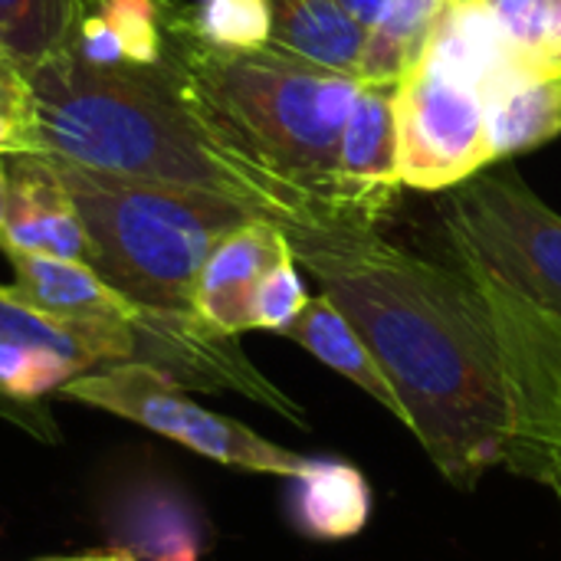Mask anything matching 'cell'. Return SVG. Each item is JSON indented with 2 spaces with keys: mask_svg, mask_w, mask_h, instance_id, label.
Returning a JSON list of instances; mask_svg holds the SVG:
<instances>
[{
  "mask_svg": "<svg viewBox=\"0 0 561 561\" xmlns=\"http://www.w3.org/2000/svg\"><path fill=\"white\" fill-rule=\"evenodd\" d=\"M375 352L437 473L470 493L503 467L533 480L561 427V319L470 263L332 230L293 247Z\"/></svg>",
  "mask_w": 561,
  "mask_h": 561,
  "instance_id": "1",
  "label": "cell"
},
{
  "mask_svg": "<svg viewBox=\"0 0 561 561\" xmlns=\"http://www.w3.org/2000/svg\"><path fill=\"white\" fill-rule=\"evenodd\" d=\"M26 79L49 158L224 194L283 227L293 247L335 230L306 197L233 145L164 59L154 66H95L66 49Z\"/></svg>",
  "mask_w": 561,
  "mask_h": 561,
  "instance_id": "2",
  "label": "cell"
},
{
  "mask_svg": "<svg viewBox=\"0 0 561 561\" xmlns=\"http://www.w3.org/2000/svg\"><path fill=\"white\" fill-rule=\"evenodd\" d=\"M161 59L210 112L227 138L263 171L306 197L335 230H378L348 201L339 145L362 79L276 46L224 49L207 43L191 10L161 3Z\"/></svg>",
  "mask_w": 561,
  "mask_h": 561,
  "instance_id": "3",
  "label": "cell"
},
{
  "mask_svg": "<svg viewBox=\"0 0 561 561\" xmlns=\"http://www.w3.org/2000/svg\"><path fill=\"white\" fill-rule=\"evenodd\" d=\"M53 164L85 230L82 260L141 309L194 312V286L207 253L230 230L260 220L224 194L122 178L59 158Z\"/></svg>",
  "mask_w": 561,
  "mask_h": 561,
  "instance_id": "4",
  "label": "cell"
},
{
  "mask_svg": "<svg viewBox=\"0 0 561 561\" xmlns=\"http://www.w3.org/2000/svg\"><path fill=\"white\" fill-rule=\"evenodd\" d=\"M454 260L561 319V217L516 171L460 184L444 207Z\"/></svg>",
  "mask_w": 561,
  "mask_h": 561,
  "instance_id": "5",
  "label": "cell"
},
{
  "mask_svg": "<svg viewBox=\"0 0 561 561\" xmlns=\"http://www.w3.org/2000/svg\"><path fill=\"white\" fill-rule=\"evenodd\" d=\"M56 398L79 401L85 408H99L105 414L131 421L220 467L289 480L306 463L302 454H293L260 437L253 427L201 408L194 398H187V388H181L174 378L141 362L92 368L66 381Z\"/></svg>",
  "mask_w": 561,
  "mask_h": 561,
  "instance_id": "6",
  "label": "cell"
},
{
  "mask_svg": "<svg viewBox=\"0 0 561 561\" xmlns=\"http://www.w3.org/2000/svg\"><path fill=\"white\" fill-rule=\"evenodd\" d=\"M394 125L401 187L447 191L496 161L480 92L427 59L398 82Z\"/></svg>",
  "mask_w": 561,
  "mask_h": 561,
  "instance_id": "7",
  "label": "cell"
},
{
  "mask_svg": "<svg viewBox=\"0 0 561 561\" xmlns=\"http://www.w3.org/2000/svg\"><path fill=\"white\" fill-rule=\"evenodd\" d=\"M105 358L95 342L23 302L13 286H0V417L39 440H59L49 394Z\"/></svg>",
  "mask_w": 561,
  "mask_h": 561,
  "instance_id": "8",
  "label": "cell"
},
{
  "mask_svg": "<svg viewBox=\"0 0 561 561\" xmlns=\"http://www.w3.org/2000/svg\"><path fill=\"white\" fill-rule=\"evenodd\" d=\"M289 233L270 220L230 230L204 260L194 286V312L217 332L240 339L253 332V299L266 273L293 256Z\"/></svg>",
  "mask_w": 561,
  "mask_h": 561,
  "instance_id": "9",
  "label": "cell"
},
{
  "mask_svg": "<svg viewBox=\"0 0 561 561\" xmlns=\"http://www.w3.org/2000/svg\"><path fill=\"white\" fill-rule=\"evenodd\" d=\"M7 227L0 250L49 253L62 260L85 256V230L76 201L46 154L7 158Z\"/></svg>",
  "mask_w": 561,
  "mask_h": 561,
  "instance_id": "10",
  "label": "cell"
},
{
  "mask_svg": "<svg viewBox=\"0 0 561 561\" xmlns=\"http://www.w3.org/2000/svg\"><path fill=\"white\" fill-rule=\"evenodd\" d=\"M394 89L388 82H362L339 145V178L358 214L378 227L385 207L398 194V125Z\"/></svg>",
  "mask_w": 561,
  "mask_h": 561,
  "instance_id": "11",
  "label": "cell"
},
{
  "mask_svg": "<svg viewBox=\"0 0 561 561\" xmlns=\"http://www.w3.org/2000/svg\"><path fill=\"white\" fill-rule=\"evenodd\" d=\"M493 158H513L561 131V66L523 56L483 89Z\"/></svg>",
  "mask_w": 561,
  "mask_h": 561,
  "instance_id": "12",
  "label": "cell"
},
{
  "mask_svg": "<svg viewBox=\"0 0 561 561\" xmlns=\"http://www.w3.org/2000/svg\"><path fill=\"white\" fill-rule=\"evenodd\" d=\"M375 513V490L368 477L339 457H306L302 470L289 477L286 516L309 542H348L365 533Z\"/></svg>",
  "mask_w": 561,
  "mask_h": 561,
  "instance_id": "13",
  "label": "cell"
},
{
  "mask_svg": "<svg viewBox=\"0 0 561 561\" xmlns=\"http://www.w3.org/2000/svg\"><path fill=\"white\" fill-rule=\"evenodd\" d=\"M286 339H293L299 348H306L325 368H332L335 375H342L345 381L362 388L388 414H394L401 424H408L404 404H401L394 385L388 381L385 368L378 365L375 352L368 348V342L358 335V329L345 319V312L329 296L309 299L306 309L299 312V319L286 329Z\"/></svg>",
  "mask_w": 561,
  "mask_h": 561,
  "instance_id": "14",
  "label": "cell"
},
{
  "mask_svg": "<svg viewBox=\"0 0 561 561\" xmlns=\"http://www.w3.org/2000/svg\"><path fill=\"white\" fill-rule=\"evenodd\" d=\"M270 46L325 69L358 76L368 30L335 0H270Z\"/></svg>",
  "mask_w": 561,
  "mask_h": 561,
  "instance_id": "15",
  "label": "cell"
},
{
  "mask_svg": "<svg viewBox=\"0 0 561 561\" xmlns=\"http://www.w3.org/2000/svg\"><path fill=\"white\" fill-rule=\"evenodd\" d=\"M164 0H89L72 53L95 66H154L164 53Z\"/></svg>",
  "mask_w": 561,
  "mask_h": 561,
  "instance_id": "16",
  "label": "cell"
},
{
  "mask_svg": "<svg viewBox=\"0 0 561 561\" xmlns=\"http://www.w3.org/2000/svg\"><path fill=\"white\" fill-rule=\"evenodd\" d=\"M447 10L450 0H388L385 16L368 30L358 79L398 85L424 59Z\"/></svg>",
  "mask_w": 561,
  "mask_h": 561,
  "instance_id": "17",
  "label": "cell"
},
{
  "mask_svg": "<svg viewBox=\"0 0 561 561\" xmlns=\"http://www.w3.org/2000/svg\"><path fill=\"white\" fill-rule=\"evenodd\" d=\"M89 0H0V56L23 72L66 53Z\"/></svg>",
  "mask_w": 561,
  "mask_h": 561,
  "instance_id": "18",
  "label": "cell"
},
{
  "mask_svg": "<svg viewBox=\"0 0 561 561\" xmlns=\"http://www.w3.org/2000/svg\"><path fill=\"white\" fill-rule=\"evenodd\" d=\"M194 30L224 49H260L273 33L270 0H204L191 10Z\"/></svg>",
  "mask_w": 561,
  "mask_h": 561,
  "instance_id": "19",
  "label": "cell"
},
{
  "mask_svg": "<svg viewBox=\"0 0 561 561\" xmlns=\"http://www.w3.org/2000/svg\"><path fill=\"white\" fill-rule=\"evenodd\" d=\"M43 154L36 99L20 66L0 56V158Z\"/></svg>",
  "mask_w": 561,
  "mask_h": 561,
  "instance_id": "20",
  "label": "cell"
},
{
  "mask_svg": "<svg viewBox=\"0 0 561 561\" xmlns=\"http://www.w3.org/2000/svg\"><path fill=\"white\" fill-rule=\"evenodd\" d=\"M312 296L306 293V283L296 270V253L279 260L266 279L256 289L253 299V332H276L286 335V329L299 319Z\"/></svg>",
  "mask_w": 561,
  "mask_h": 561,
  "instance_id": "21",
  "label": "cell"
},
{
  "mask_svg": "<svg viewBox=\"0 0 561 561\" xmlns=\"http://www.w3.org/2000/svg\"><path fill=\"white\" fill-rule=\"evenodd\" d=\"M536 483L549 486L556 503L561 510V427L556 434H549L539 447V460H536Z\"/></svg>",
  "mask_w": 561,
  "mask_h": 561,
  "instance_id": "22",
  "label": "cell"
},
{
  "mask_svg": "<svg viewBox=\"0 0 561 561\" xmlns=\"http://www.w3.org/2000/svg\"><path fill=\"white\" fill-rule=\"evenodd\" d=\"M348 16H355L365 30H371L381 16H385V10H388V0H335Z\"/></svg>",
  "mask_w": 561,
  "mask_h": 561,
  "instance_id": "23",
  "label": "cell"
},
{
  "mask_svg": "<svg viewBox=\"0 0 561 561\" xmlns=\"http://www.w3.org/2000/svg\"><path fill=\"white\" fill-rule=\"evenodd\" d=\"M7 158H0V237H3V227H7Z\"/></svg>",
  "mask_w": 561,
  "mask_h": 561,
  "instance_id": "24",
  "label": "cell"
},
{
  "mask_svg": "<svg viewBox=\"0 0 561 561\" xmlns=\"http://www.w3.org/2000/svg\"><path fill=\"white\" fill-rule=\"evenodd\" d=\"M500 13H513V10H526V7H536L542 0H490Z\"/></svg>",
  "mask_w": 561,
  "mask_h": 561,
  "instance_id": "25",
  "label": "cell"
},
{
  "mask_svg": "<svg viewBox=\"0 0 561 561\" xmlns=\"http://www.w3.org/2000/svg\"><path fill=\"white\" fill-rule=\"evenodd\" d=\"M89 561H135L128 552H105V556H89Z\"/></svg>",
  "mask_w": 561,
  "mask_h": 561,
  "instance_id": "26",
  "label": "cell"
},
{
  "mask_svg": "<svg viewBox=\"0 0 561 561\" xmlns=\"http://www.w3.org/2000/svg\"><path fill=\"white\" fill-rule=\"evenodd\" d=\"M43 561H89V556H82V559H43Z\"/></svg>",
  "mask_w": 561,
  "mask_h": 561,
  "instance_id": "27",
  "label": "cell"
},
{
  "mask_svg": "<svg viewBox=\"0 0 561 561\" xmlns=\"http://www.w3.org/2000/svg\"><path fill=\"white\" fill-rule=\"evenodd\" d=\"M201 3H204V0H201Z\"/></svg>",
  "mask_w": 561,
  "mask_h": 561,
  "instance_id": "28",
  "label": "cell"
}]
</instances>
